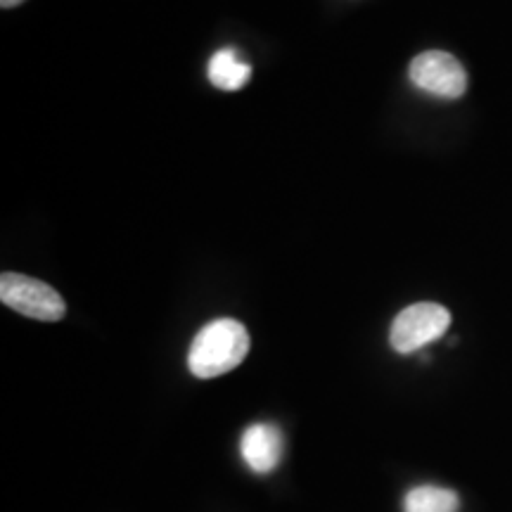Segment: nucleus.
I'll use <instances>...</instances> for the list:
<instances>
[{
	"instance_id": "obj_4",
	"label": "nucleus",
	"mask_w": 512,
	"mask_h": 512,
	"mask_svg": "<svg viewBox=\"0 0 512 512\" xmlns=\"http://www.w3.org/2000/svg\"><path fill=\"white\" fill-rule=\"evenodd\" d=\"M408 76L420 91L456 100L467 91V72L456 57L444 50H427L411 62Z\"/></svg>"
},
{
	"instance_id": "obj_7",
	"label": "nucleus",
	"mask_w": 512,
	"mask_h": 512,
	"mask_svg": "<svg viewBox=\"0 0 512 512\" xmlns=\"http://www.w3.org/2000/svg\"><path fill=\"white\" fill-rule=\"evenodd\" d=\"M456 491L441 486H415L403 498V512H458Z\"/></svg>"
},
{
	"instance_id": "obj_5",
	"label": "nucleus",
	"mask_w": 512,
	"mask_h": 512,
	"mask_svg": "<svg viewBox=\"0 0 512 512\" xmlns=\"http://www.w3.org/2000/svg\"><path fill=\"white\" fill-rule=\"evenodd\" d=\"M240 453L249 470L256 475H268L283 458V432L268 422L247 427L240 439Z\"/></svg>"
},
{
	"instance_id": "obj_8",
	"label": "nucleus",
	"mask_w": 512,
	"mask_h": 512,
	"mask_svg": "<svg viewBox=\"0 0 512 512\" xmlns=\"http://www.w3.org/2000/svg\"><path fill=\"white\" fill-rule=\"evenodd\" d=\"M22 3H24V0H0V5H3L5 10H8V8H17V5H22Z\"/></svg>"
},
{
	"instance_id": "obj_2",
	"label": "nucleus",
	"mask_w": 512,
	"mask_h": 512,
	"mask_svg": "<svg viewBox=\"0 0 512 512\" xmlns=\"http://www.w3.org/2000/svg\"><path fill=\"white\" fill-rule=\"evenodd\" d=\"M0 302L22 316L43 323H57L67 313V304L55 287L22 273L0 275Z\"/></svg>"
},
{
	"instance_id": "obj_1",
	"label": "nucleus",
	"mask_w": 512,
	"mask_h": 512,
	"mask_svg": "<svg viewBox=\"0 0 512 512\" xmlns=\"http://www.w3.org/2000/svg\"><path fill=\"white\" fill-rule=\"evenodd\" d=\"M249 332L240 320L219 318L197 332L188 354L190 373L200 380H211L230 373L245 361Z\"/></svg>"
},
{
	"instance_id": "obj_3",
	"label": "nucleus",
	"mask_w": 512,
	"mask_h": 512,
	"mask_svg": "<svg viewBox=\"0 0 512 512\" xmlns=\"http://www.w3.org/2000/svg\"><path fill=\"white\" fill-rule=\"evenodd\" d=\"M448 325H451V311L441 304H413L394 318L392 330H389V344L396 354H415V351L444 337Z\"/></svg>"
},
{
	"instance_id": "obj_6",
	"label": "nucleus",
	"mask_w": 512,
	"mask_h": 512,
	"mask_svg": "<svg viewBox=\"0 0 512 512\" xmlns=\"http://www.w3.org/2000/svg\"><path fill=\"white\" fill-rule=\"evenodd\" d=\"M209 81L221 91H240L252 79V67L240 60L233 48H223L209 60Z\"/></svg>"
}]
</instances>
